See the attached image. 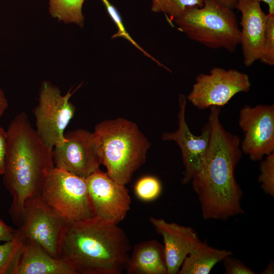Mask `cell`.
Instances as JSON below:
<instances>
[{
  "label": "cell",
  "instance_id": "27",
  "mask_svg": "<svg viewBox=\"0 0 274 274\" xmlns=\"http://www.w3.org/2000/svg\"><path fill=\"white\" fill-rule=\"evenodd\" d=\"M7 147V133L4 128L0 126V175H3L4 171L5 157Z\"/></svg>",
  "mask_w": 274,
  "mask_h": 274
},
{
  "label": "cell",
  "instance_id": "32",
  "mask_svg": "<svg viewBox=\"0 0 274 274\" xmlns=\"http://www.w3.org/2000/svg\"><path fill=\"white\" fill-rule=\"evenodd\" d=\"M274 272V264L273 261H271L268 264L267 266L265 268V269L261 272L263 274H271L273 273Z\"/></svg>",
  "mask_w": 274,
  "mask_h": 274
},
{
  "label": "cell",
  "instance_id": "22",
  "mask_svg": "<svg viewBox=\"0 0 274 274\" xmlns=\"http://www.w3.org/2000/svg\"><path fill=\"white\" fill-rule=\"evenodd\" d=\"M162 186L160 181L153 176H145L140 179L134 186L136 196L145 201H152L160 194Z\"/></svg>",
  "mask_w": 274,
  "mask_h": 274
},
{
  "label": "cell",
  "instance_id": "31",
  "mask_svg": "<svg viewBox=\"0 0 274 274\" xmlns=\"http://www.w3.org/2000/svg\"><path fill=\"white\" fill-rule=\"evenodd\" d=\"M266 3L268 6V13L274 14V0H259Z\"/></svg>",
  "mask_w": 274,
  "mask_h": 274
},
{
  "label": "cell",
  "instance_id": "26",
  "mask_svg": "<svg viewBox=\"0 0 274 274\" xmlns=\"http://www.w3.org/2000/svg\"><path fill=\"white\" fill-rule=\"evenodd\" d=\"M226 274H254L255 272L232 255L226 256L223 260Z\"/></svg>",
  "mask_w": 274,
  "mask_h": 274
},
{
  "label": "cell",
  "instance_id": "23",
  "mask_svg": "<svg viewBox=\"0 0 274 274\" xmlns=\"http://www.w3.org/2000/svg\"><path fill=\"white\" fill-rule=\"evenodd\" d=\"M258 181L262 190L271 197L274 196V152L266 155L260 164Z\"/></svg>",
  "mask_w": 274,
  "mask_h": 274
},
{
  "label": "cell",
  "instance_id": "6",
  "mask_svg": "<svg viewBox=\"0 0 274 274\" xmlns=\"http://www.w3.org/2000/svg\"><path fill=\"white\" fill-rule=\"evenodd\" d=\"M40 196L67 223L93 216L86 178L54 166Z\"/></svg>",
  "mask_w": 274,
  "mask_h": 274
},
{
  "label": "cell",
  "instance_id": "13",
  "mask_svg": "<svg viewBox=\"0 0 274 274\" xmlns=\"http://www.w3.org/2000/svg\"><path fill=\"white\" fill-rule=\"evenodd\" d=\"M186 102V97L181 94L179 98L178 128L173 132H164L161 136L163 141L175 142L181 149L185 168L181 181L183 184L191 181L201 170L210 141V128L208 123L204 124L199 135H194L190 131L185 119Z\"/></svg>",
  "mask_w": 274,
  "mask_h": 274
},
{
  "label": "cell",
  "instance_id": "30",
  "mask_svg": "<svg viewBox=\"0 0 274 274\" xmlns=\"http://www.w3.org/2000/svg\"><path fill=\"white\" fill-rule=\"evenodd\" d=\"M220 5L227 8L233 10L239 0H214Z\"/></svg>",
  "mask_w": 274,
  "mask_h": 274
},
{
  "label": "cell",
  "instance_id": "18",
  "mask_svg": "<svg viewBox=\"0 0 274 274\" xmlns=\"http://www.w3.org/2000/svg\"><path fill=\"white\" fill-rule=\"evenodd\" d=\"M232 254L230 251L211 247L205 241L186 257L178 273L208 274L217 263Z\"/></svg>",
  "mask_w": 274,
  "mask_h": 274
},
{
  "label": "cell",
  "instance_id": "17",
  "mask_svg": "<svg viewBox=\"0 0 274 274\" xmlns=\"http://www.w3.org/2000/svg\"><path fill=\"white\" fill-rule=\"evenodd\" d=\"M125 270L128 274H167L163 245L155 239L136 244Z\"/></svg>",
  "mask_w": 274,
  "mask_h": 274
},
{
  "label": "cell",
  "instance_id": "1",
  "mask_svg": "<svg viewBox=\"0 0 274 274\" xmlns=\"http://www.w3.org/2000/svg\"><path fill=\"white\" fill-rule=\"evenodd\" d=\"M209 108V150L203 166L191 181L202 217L225 220L244 213L241 203L243 192L234 176L242 155L241 139L222 126L220 107Z\"/></svg>",
  "mask_w": 274,
  "mask_h": 274
},
{
  "label": "cell",
  "instance_id": "24",
  "mask_svg": "<svg viewBox=\"0 0 274 274\" xmlns=\"http://www.w3.org/2000/svg\"><path fill=\"white\" fill-rule=\"evenodd\" d=\"M259 60L270 66L274 64V14H267L263 49Z\"/></svg>",
  "mask_w": 274,
  "mask_h": 274
},
{
  "label": "cell",
  "instance_id": "7",
  "mask_svg": "<svg viewBox=\"0 0 274 274\" xmlns=\"http://www.w3.org/2000/svg\"><path fill=\"white\" fill-rule=\"evenodd\" d=\"M73 94L69 90L62 95L51 83L44 81L42 84L38 102L32 112L36 121V131L51 149L66 140L64 130L76 111L70 101Z\"/></svg>",
  "mask_w": 274,
  "mask_h": 274
},
{
  "label": "cell",
  "instance_id": "25",
  "mask_svg": "<svg viewBox=\"0 0 274 274\" xmlns=\"http://www.w3.org/2000/svg\"><path fill=\"white\" fill-rule=\"evenodd\" d=\"M102 2L105 6V7L107 9L108 13L109 14L113 21L116 24V26L118 28V31L115 33L113 36L112 38L114 39L117 37H123L128 41H129L131 44H132L136 48L141 51L144 55L150 57L152 60L155 61L159 65L165 67L158 60L153 58L151 56L149 53H148L146 51H145L141 47H140L137 43H136L133 39L129 36V35L127 32L126 30L125 29V27L122 23L121 18L118 13L117 10L115 8V7L112 5L108 0H101Z\"/></svg>",
  "mask_w": 274,
  "mask_h": 274
},
{
  "label": "cell",
  "instance_id": "8",
  "mask_svg": "<svg viewBox=\"0 0 274 274\" xmlns=\"http://www.w3.org/2000/svg\"><path fill=\"white\" fill-rule=\"evenodd\" d=\"M67 223L40 196L25 203L21 225L16 233L24 240L32 241L51 256L59 258Z\"/></svg>",
  "mask_w": 274,
  "mask_h": 274
},
{
  "label": "cell",
  "instance_id": "5",
  "mask_svg": "<svg viewBox=\"0 0 274 274\" xmlns=\"http://www.w3.org/2000/svg\"><path fill=\"white\" fill-rule=\"evenodd\" d=\"M178 29L191 40L211 49L234 52L240 45V29L233 10L214 0L188 10L174 20Z\"/></svg>",
  "mask_w": 274,
  "mask_h": 274
},
{
  "label": "cell",
  "instance_id": "11",
  "mask_svg": "<svg viewBox=\"0 0 274 274\" xmlns=\"http://www.w3.org/2000/svg\"><path fill=\"white\" fill-rule=\"evenodd\" d=\"M66 140L53 149L54 166L86 178L102 164L93 132L77 129L64 134Z\"/></svg>",
  "mask_w": 274,
  "mask_h": 274
},
{
  "label": "cell",
  "instance_id": "29",
  "mask_svg": "<svg viewBox=\"0 0 274 274\" xmlns=\"http://www.w3.org/2000/svg\"><path fill=\"white\" fill-rule=\"evenodd\" d=\"M8 107V102L4 92L0 87V119Z\"/></svg>",
  "mask_w": 274,
  "mask_h": 274
},
{
  "label": "cell",
  "instance_id": "28",
  "mask_svg": "<svg viewBox=\"0 0 274 274\" xmlns=\"http://www.w3.org/2000/svg\"><path fill=\"white\" fill-rule=\"evenodd\" d=\"M15 234L16 229L7 225L0 218V242L12 239Z\"/></svg>",
  "mask_w": 274,
  "mask_h": 274
},
{
  "label": "cell",
  "instance_id": "2",
  "mask_svg": "<svg viewBox=\"0 0 274 274\" xmlns=\"http://www.w3.org/2000/svg\"><path fill=\"white\" fill-rule=\"evenodd\" d=\"M7 133L3 184L12 198L10 216L19 227L25 202L40 196L47 173L54 166L53 149L40 138L24 111L12 120Z\"/></svg>",
  "mask_w": 274,
  "mask_h": 274
},
{
  "label": "cell",
  "instance_id": "9",
  "mask_svg": "<svg viewBox=\"0 0 274 274\" xmlns=\"http://www.w3.org/2000/svg\"><path fill=\"white\" fill-rule=\"evenodd\" d=\"M251 82L248 75L235 69L219 67L209 74H199L187 99L199 110L212 106L223 107L235 94L248 92Z\"/></svg>",
  "mask_w": 274,
  "mask_h": 274
},
{
  "label": "cell",
  "instance_id": "10",
  "mask_svg": "<svg viewBox=\"0 0 274 274\" xmlns=\"http://www.w3.org/2000/svg\"><path fill=\"white\" fill-rule=\"evenodd\" d=\"M238 125L244 132L242 153L260 161L274 152V105H245L239 111Z\"/></svg>",
  "mask_w": 274,
  "mask_h": 274
},
{
  "label": "cell",
  "instance_id": "15",
  "mask_svg": "<svg viewBox=\"0 0 274 274\" xmlns=\"http://www.w3.org/2000/svg\"><path fill=\"white\" fill-rule=\"evenodd\" d=\"M151 223L163 240L167 274L178 273L186 258L202 243L190 227L151 217Z\"/></svg>",
  "mask_w": 274,
  "mask_h": 274
},
{
  "label": "cell",
  "instance_id": "16",
  "mask_svg": "<svg viewBox=\"0 0 274 274\" xmlns=\"http://www.w3.org/2000/svg\"><path fill=\"white\" fill-rule=\"evenodd\" d=\"M12 274H76L65 261L55 258L36 242L24 243Z\"/></svg>",
  "mask_w": 274,
  "mask_h": 274
},
{
  "label": "cell",
  "instance_id": "21",
  "mask_svg": "<svg viewBox=\"0 0 274 274\" xmlns=\"http://www.w3.org/2000/svg\"><path fill=\"white\" fill-rule=\"evenodd\" d=\"M23 243L24 239L16 231L12 239L0 244V274H12Z\"/></svg>",
  "mask_w": 274,
  "mask_h": 274
},
{
  "label": "cell",
  "instance_id": "12",
  "mask_svg": "<svg viewBox=\"0 0 274 274\" xmlns=\"http://www.w3.org/2000/svg\"><path fill=\"white\" fill-rule=\"evenodd\" d=\"M93 216L118 224L130 210L131 198L125 185L100 169L86 178Z\"/></svg>",
  "mask_w": 274,
  "mask_h": 274
},
{
  "label": "cell",
  "instance_id": "14",
  "mask_svg": "<svg viewBox=\"0 0 274 274\" xmlns=\"http://www.w3.org/2000/svg\"><path fill=\"white\" fill-rule=\"evenodd\" d=\"M260 3L259 0H239L235 7L242 14L240 45L246 67L259 60L262 54L267 14Z\"/></svg>",
  "mask_w": 274,
  "mask_h": 274
},
{
  "label": "cell",
  "instance_id": "4",
  "mask_svg": "<svg viewBox=\"0 0 274 274\" xmlns=\"http://www.w3.org/2000/svg\"><path fill=\"white\" fill-rule=\"evenodd\" d=\"M93 133L107 174L126 185L146 162L149 142L135 123L123 118L100 122Z\"/></svg>",
  "mask_w": 274,
  "mask_h": 274
},
{
  "label": "cell",
  "instance_id": "19",
  "mask_svg": "<svg viewBox=\"0 0 274 274\" xmlns=\"http://www.w3.org/2000/svg\"><path fill=\"white\" fill-rule=\"evenodd\" d=\"M85 1L50 0V13L59 21L65 23H74L82 27L84 20L82 9Z\"/></svg>",
  "mask_w": 274,
  "mask_h": 274
},
{
  "label": "cell",
  "instance_id": "3",
  "mask_svg": "<svg viewBox=\"0 0 274 274\" xmlns=\"http://www.w3.org/2000/svg\"><path fill=\"white\" fill-rule=\"evenodd\" d=\"M130 251L129 240L118 224L93 216L67 223L59 258L76 274H121Z\"/></svg>",
  "mask_w": 274,
  "mask_h": 274
},
{
  "label": "cell",
  "instance_id": "20",
  "mask_svg": "<svg viewBox=\"0 0 274 274\" xmlns=\"http://www.w3.org/2000/svg\"><path fill=\"white\" fill-rule=\"evenodd\" d=\"M206 0H152L151 10L163 13L174 20L183 16L188 10L202 7Z\"/></svg>",
  "mask_w": 274,
  "mask_h": 274
}]
</instances>
